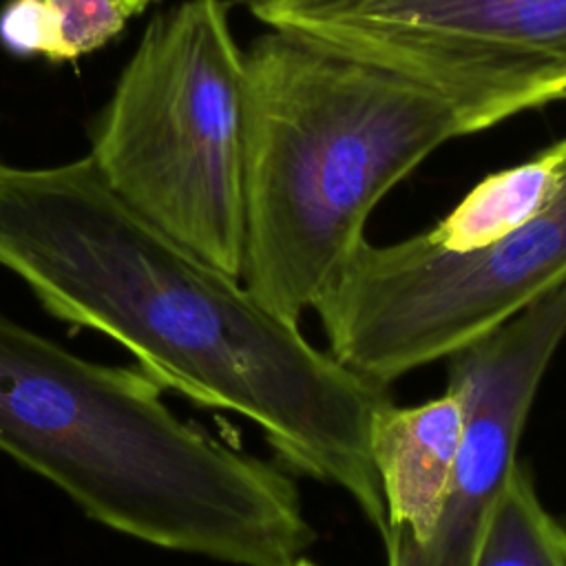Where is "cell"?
I'll return each mask as SVG.
<instances>
[{"mask_svg": "<svg viewBox=\"0 0 566 566\" xmlns=\"http://www.w3.org/2000/svg\"><path fill=\"white\" fill-rule=\"evenodd\" d=\"M566 181V137L531 159L486 175L422 237L447 252L480 250L544 212Z\"/></svg>", "mask_w": 566, "mask_h": 566, "instance_id": "9c48e42d", "label": "cell"}, {"mask_svg": "<svg viewBox=\"0 0 566 566\" xmlns=\"http://www.w3.org/2000/svg\"><path fill=\"white\" fill-rule=\"evenodd\" d=\"M234 2H239V4H243V7H248L252 0H234Z\"/></svg>", "mask_w": 566, "mask_h": 566, "instance_id": "9a60e30c", "label": "cell"}, {"mask_svg": "<svg viewBox=\"0 0 566 566\" xmlns=\"http://www.w3.org/2000/svg\"><path fill=\"white\" fill-rule=\"evenodd\" d=\"M268 29L389 69L442 99L460 135L566 99V0H252Z\"/></svg>", "mask_w": 566, "mask_h": 566, "instance_id": "8992f818", "label": "cell"}, {"mask_svg": "<svg viewBox=\"0 0 566 566\" xmlns=\"http://www.w3.org/2000/svg\"><path fill=\"white\" fill-rule=\"evenodd\" d=\"M161 391L0 312V453L144 544L232 566L305 557L316 531L290 475L179 420Z\"/></svg>", "mask_w": 566, "mask_h": 566, "instance_id": "7a4b0ae2", "label": "cell"}, {"mask_svg": "<svg viewBox=\"0 0 566 566\" xmlns=\"http://www.w3.org/2000/svg\"><path fill=\"white\" fill-rule=\"evenodd\" d=\"M0 42L22 57L62 62L57 22L46 0H9L0 9Z\"/></svg>", "mask_w": 566, "mask_h": 566, "instance_id": "7c38bea8", "label": "cell"}, {"mask_svg": "<svg viewBox=\"0 0 566 566\" xmlns=\"http://www.w3.org/2000/svg\"><path fill=\"white\" fill-rule=\"evenodd\" d=\"M150 2H155V0H124V4H126V9H128V13H130V15H135V13L144 11Z\"/></svg>", "mask_w": 566, "mask_h": 566, "instance_id": "4fadbf2b", "label": "cell"}, {"mask_svg": "<svg viewBox=\"0 0 566 566\" xmlns=\"http://www.w3.org/2000/svg\"><path fill=\"white\" fill-rule=\"evenodd\" d=\"M473 566H566V524L544 506L522 464L509 473Z\"/></svg>", "mask_w": 566, "mask_h": 566, "instance_id": "30bf717a", "label": "cell"}, {"mask_svg": "<svg viewBox=\"0 0 566 566\" xmlns=\"http://www.w3.org/2000/svg\"><path fill=\"white\" fill-rule=\"evenodd\" d=\"M60 38L62 60H75L111 42L130 13L124 0H46Z\"/></svg>", "mask_w": 566, "mask_h": 566, "instance_id": "8fae6325", "label": "cell"}, {"mask_svg": "<svg viewBox=\"0 0 566 566\" xmlns=\"http://www.w3.org/2000/svg\"><path fill=\"white\" fill-rule=\"evenodd\" d=\"M243 62L241 281L298 323L385 195L462 135L427 88L305 35L268 29Z\"/></svg>", "mask_w": 566, "mask_h": 566, "instance_id": "3957f363", "label": "cell"}, {"mask_svg": "<svg viewBox=\"0 0 566 566\" xmlns=\"http://www.w3.org/2000/svg\"><path fill=\"white\" fill-rule=\"evenodd\" d=\"M464 418L462 396L451 387L422 405L398 407L391 400L374 413L369 455L389 524L382 542L424 544L431 535L453 478Z\"/></svg>", "mask_w": 566, "mask_h": 566, "instance_id": "ba28073f", "label": "cell"}, {"mask_svg": "<svg viewBox=\"0 0 566 566\" xmlns=\"http://www.w3.org/2000/svg\"><path fill=\"white\" fill-rule=\"evenodd\" d=\"M564 338L566 281L447 358V387L462 396L467 416L449 493L424 544L382 542L387 566H473L517 464L535 394Z\"/></svg>", "mask_w": 566, "mask_h": 566, "instance_id": "52a82bcc", "label": "cell"}, {"mask_svg": "<svg viewBox=\"0 0 566 566\" xmlns=\"http://www.w3.org/2000/svg\"><path fill=\"white\" fill-rule=\"evenodd\" d=\"M566 281V181L557 199L502 239L447 252L422 232L365 241L316 301L329 352L389 385L447 360Z\"/></svg>", "mask_w": 566, "mask_h": 566, "instance_id": "5b68a950", "label": "cell"}, {"mask_svg": "<svg viewBox=\"0 0 566 566\" xmlns=\"http://www.w3.org/2000/svg\"><path fill=\"white\" fill-rule=\"evenodd\" d=\"M290 566H316V564H312L307 557H298L296 562H292Z\"/></svg>", "mask_w": 566, "mask_h": 566, "instance_id": "5bb4252c", "label": "cell"}, {"mask_svg": "<svg viewBox=\"0 0 566 566\" xmlns=\"http://www.w3.org/2000/svg\"><path fill=\"white\" fill-rule=\"evenodd\" d=\"M245 62L223 0L155 15L93 128L91 159L135 212L241 279Z\"/></svg>", "mask_w": 566, "mask_h": 566, "instance_id": "277c9868", "label": "cell"}, {"mask_svg": "<svg viewBox=\"0 0 566 566\" xmlns=\"http://www.w3.org/2000/svg\"><path fill=\"white\" fill-rule=\"evenodd\" d=\"M0 268L53 318L130 352L161 389L254 422L290 467L338 486L387 535L369 455L387 385L314 347L241 279L135 212L88 155L0 164Z\"/></svg>", "mask_w": 566, "mask_h": 566, "instance_id": "6da1fadb", "label": "cell"}]
</instances>
